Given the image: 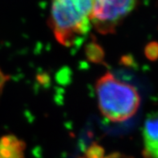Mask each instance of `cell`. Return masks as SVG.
Instances as JSON below:
<instances>
[{"label":"cell","instance_id":"6","mask_svg":"<svg viewBox=\"0 0 158 158\" xmlns=\"http://www.w3.org/2000/svg\"><path fill=\"white\" fill-rule=\"evenodd\" d=\"M85 158H104V148L99 144H92L88 148L84 154Z\"/></svg>","mask_w":158,"mask_h":158},{"label":"cell","instance_id":"3","mask_svg":"<svg viewBox=\"0 0 158 158\" xmlns=\"http://www.w3.org/2000/svg\"><path fill=\"white\" fill-rule=\"evenodd\" d=\"M136 3V0H94L92 25L101 34H112Z\"/></svg>","mask_w":158,"mask_h":158},{"label":"cell","instance_id":"8","mask_svg":"<svg viewBox=\"0 0 158 158\" xmlns=\"http://www.w3.org/2000/svg\"><path fill=\"white\" fill-rule=\"evenodd\" d=\"M6 75H4L3 73L0 70V92H1V90H2V87L4 86V83L6 82Z\"/></svg>","mask_w":158,"mask_h":158},{"label":"cell","instance_id":"5","mask_svg":"<svg viewBox=\"0 0 158 158\" xmlns=\"http://www.w3.org/2000/svg\"><path fill=\"white\" fill-rule=\"evenodd\" d=\"M25 150V142L15 135H5L0 138V158H24Z\"/></svg>","mask_w":158,"mask_h":158},{"label":"cell","instance_id":"7","mask_svg":"<svg viewBox=\"0 0 158 158\" xmlns=\"http://www.w3.org/2000/svg\"><path fill=\"white\" fill-rule=\"evenodd\" d=\"M145 54L147 57L150 60L154 61L158 58V44L157 43H150L145 48Z\"/></svg>","mask_w":158,"mask_h":158},{"label":"cell","instance_id":"1","mask_svg":"<svg viewBox=\"0 0 158 158\" xmlns=\"http://www.w3.org/2000/svg\"><path fill=\"white\" fill-rule=\"evenodd\" d=\"M94 0H52L50 24L60 44H80L92 27Z\"/></svg>","mask_w":158,"mask_h":158},{"label":"cell","instance_id":"2","mask_svg":"<svg viewBox=\"0 0 158 158\" xmlns=\"http://www.w3.org/2000/svg\"><path fill=\"white\" fill-rule=\"evenodd\" d=\"M98 106L101 114L111 122H124L138 110L140 98L132 85L119 80L110 72L98 78L96 83Z\"/></svg>","mask_w":158,"mask_h":158},{"label":"cell","instance_id":"9","mask_svg":"<svg viewBox=\"0 0 158 158\" xmlns=\"http://www.w3.org/2000/svg\"><path fill=\"white\" fill-rule=\"evenodd\" d=\"M123 156H120L118 154H113V155H111V156H107V158H122Z\"/></svg>","mask_w":158,"mask_h":158},{"label":"cell","instance_id":"4","mask_svg":"<svg viewBox=\"0 0 158 158\" xmlns=\"http://www.w3.org/2000/svg\"><path fill=\"white\" fill-rule=\"evenodd\" d=\"M145 158H158V112L148 116L143 129Z\"/></svg>","mask_w":158,"mask_h":158},{"label":"cell","instance_id":"10","mask_svg":"<svg viewBox=\"0 0 158 158\" xmlns=\"http://www.w3.org/2000/svg\"><path fill=\"white\" fill-rule=\"evenodd\" d=\"M82 158H85V157H84H84H82ZM104 158H107V156H105V157H104Z\"/></svg>","mask_w":158,"mask_h":158}]
</instances>
